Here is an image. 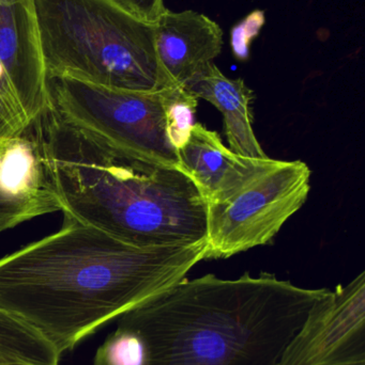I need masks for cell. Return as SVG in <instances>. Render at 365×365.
Segmentation results:
<instances>
[{
    "instance_id": "5b68a950",
    "label": "cell",
    "mask_w": 365,
    "mask_h": 365,
    "mask_svg": "<svg viewBox=\"0 0 365 365\" xmlns=\"http://www.w3.org/2000/svg\"><path fill=\"white\" fill-rule=\"evenodd\" d=\"M49 88L51 109L64 123L126 158L178 168L167 135L169 88L126 91L71 77L51 79Z\"/></svg>"
},
{
    "instance_id": "7a4b0ae2",
    "label": "cell",
    "mask_w": 365,
    "mask_h": 365,
    "mask_svg": "<svg viewBox=\"0 0 365 365\" xmlns=\"http://www.w3.org/2000/svg\"><path fill=\"white\" fill-rule=\"evenodd\" d=\"M206 242L137 247L64 215L55 233L0 257V308L62 355L186 278Z\"/></svg>"
},
{
    "instance_id": "9a60e30c",
    "label": "cell",
    "mask_w": 365,
    "mask_h": 365,
    "mask_svg": "<svg viewBox=\"0 0 365 365\" xmlns=\"http://www.w3.org/2000/svg\"><path fill=\"white\" fill-rule=\"evenodd\" d=\"M135 16L150 24H156L167 10L164 0H118Z\"/></svg>"
},
{
    "instance_id": "8992f818",
    "label": "cell",
    "mask_w": 365,
    "mask_h": 365,
    "mask_svg": "<svg viewBox=\"0 0 365 365\" xmlns=\"http://www.w3.org/2000/svg\"><path fill=\"white\" fill-rule=\"evenodd\" d=\"M310 182L306 163L278 160L237 195L207 204L205 259H227L268 244L306 203Z\"/></svg>"
},
{
    "instance_id": "3957f363",
    "label": "cell",
    "mask_w": 365,
    "mask_h": 365,
    "mask_svg": "<svg viewBox=\"0 0 365 365\" xmlns=\"http://www.w3.org/2000/svg\"><path fill=\"white\" fill-rule=\"evenodd\" d=\"M36 128L62 214L133 246L206 242L207 203L186 173L121 155L51 106Z\"/></svg>"
},
{
    "instance_id": "6da1fadb",
    "label": "cell",
    "mask_w": 365,
    "mask_h": 365,
    "mask_svg": "<svg viewBox=\"0 0 365 365\" xmlns=\"http://www.w3.org/2000/svg\"><path fill=\"white\" fill-rule=\"evenodd\" d=\"M329 291L267 272L184 278L120 314L92 365H276Z\"/></svg>"
},
{
    "instance_id": "2e32d148",
    "label": "cell",
    "mask_w": 365,
    "mask_h": 365,
    "mask_svg": "<svg viewBox=\"0 0 365 365\" xmlns=\"http://www.w3.org/2000/svg\"><path fill=\"white\" fill-rule=\"evenodd\" d=\"M321 365H365V360H355V361L336 362V364H327Z\"/></svg>"
},
{
    "instance_id": "5bb4252c",
    "label": "cell",
    "mask_w": 365,
    "mask_h": 365,
    "mask_svg": "<svg viewBox=\"0 0 365 365\" xmlns=\"http://www.w3.org/2000/svg\"><path fill=\"white\" fill-rule=\"evenodd\" d=\"M197 101L190 92L182 87L169 89L166 105L167 135L176 150H179L188 140L190 130L194 125Z\"/></svg>"
},
{
    "instance_id": "ba28073f",
    "label": "cell",
    "mask_w": 365,
    "mask_h": 365,
    "mask_svg": "<svg viewBox=\"0 0 365 365\" xmlns=\"http://www.w3.org/2000/svg\"><path fill=\"white\" fill-rule=\"evenodd\" d=\"M0 61L34 125L51 102L34 0H0Z\"/></svg>"
},
{
    "instance_id": "9c48e42d",
    "label": "cell",
    "mask_w": 365,
    "mask_h": 365,
    "mask_svg": "<svg viewBox=\"0 0 365 365\" xmlns=\"http://www.w3.org/2000/svg\"><path fill=\"white\" fill-rule=\"evenodd\" d=\"M178 169L196 185L207 204L220 203L246 188L278 160L239 155L225 147L218 133L194 123L178 150Z\"/></svg>"
},
{
    "instance_id": "52a82bcc",
    "label": "cell",
    "mask_w": 365,
    "mask_h": 365,
    "mask_svg": "<svg viewBox=\"0 0 365 365\" xmlns=\"http://www.w3.org/2000/svg\"><path fill=\"white\" fill-rule=\"evenodd\" d=\"M365 360V272L313 306L276 365Z\"/></svg>"
},
{
    "instance_id": "30bf717a",
    "label": "cell",
    "mask_w": 365,
    "mask_h": 365,
    "mask_svg": "<svg viewBox=\"0 0 365 365\" xmlns=\"http://www.w3.org/2000/svg\"><path fill=\"white\" fill-rule=\"evenodd\" d=\"M61 210L45 170L36 130L29 128L16 137L0 169V233Z\"/></svg>"
},
{
    "instance_id": "277c9868",
    "label": "cell",
    "mask_w": 365,
    "mask_h": 365,
    "mask_svg": "<svg viewBox=\"0 0 365 365\" xmlns=\"http://www.w3.org/2000/svg\"><path fill=\"white\" fill-rule=\"evenodd\" d=\"M49 81L126 91L177 87L161 66L156 27L118 0H34Z\"/></svg>"
},
{
    "instance_id": "7c38bea8",
    "label": "cell",
    "mask_w": 365,
    "mask_h": 365,
    "mask_svg": "<svg viewBox=\"0 0 365 365\" xmlns=\"http://www.w3.org/2000/svg\"><path fill=\"white\" fill-rule=\"evenodd\" d=\"M184 89L197 98L214 105L223 115L229 149L251 158H267L253 128L251 103L254 92L244 79H231L211 62L184 85Z\"/></svg>"
},
{
    "instance_id": "4fadbf2b",
    "label": "cell",
    "mask_w": 365,
    "mask_h": 365,
    "mask_svg": "<svg viewBox=\"0 0 365 365\" xmlns=\"http://www.w3.org/2000/svg\"><path fill=\"white\" fill-rule=\"evenodd\" d=\"M60 358L38 332L0 308V364L59 365Z\"/></svg>"
},
{
    "instance_id": "e0dca14e",
    "label": "cell",
    "mask_w": 365,
    "mask_h": 365,
    "mask_svg": "<svg viewBox=\"0 0 365 365\" xmlns=\"http://www.w3.org/2000/svg\"><path fill=\"white\" fill-rule=\"evenodd\" d=\"M0 365H26V364H0Z\"/></svg>"
},
{
    "instance_id": "8fae6325",
    "label": "cell",
    "mask_w": 365,
    "mask_h": 365,
    "mask_svg": "<svg viewBox=\"0 0 365 365\" xmlns=\"http://www.w3.org/2000/svg\"><path fill=\"white\" fill-rule=\"evenodd\" d=\"M154 27L161 66L177 87L184 88L222 51V28L203 13L167 9Z\"/></svg>"
}]
</instances>
